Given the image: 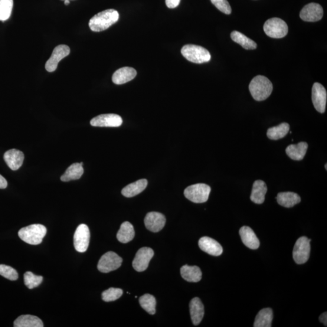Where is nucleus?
<instances>
[{
    "label": "nucleus",
    "instance_id": "f257e3e1",
    "mask_svg": "<svg viewBox=\"0 0 327 327\" xmlns=\"http://www.w3.org/2000/svg\"><path fill=\"white\" fill-rule=\"evenodd\" d=\"M119 17V13L116 10L107 9L94 15L90 19L89 26L93 32L105 31L111 26L116 24Z\"/></svg>",
    "mask_w": 327,
    "mask_h": 327
},
{
    "label": "nucleus",
    "instance_id": "a211bd4d",
    "mask_svg": "<svg viewBox=\"0 0 327 327\" xmlns=\"http://www.w3.org/2000/svg\"><path fill=\"white\" fill-rule=\"evenodd\" d=\"M241 240L248 248L256 250L260 247V242L254 232L249 227L243 226L240 230Z\"/></svg>",
    "mask_w": 327,
    "mask_h": 327
},
{
    "label": "nucleus",
    "instance_id": "58836bf2",
    "mask_svg": "<svg viewBox=\"0 0 327 327\" xmlns=\"http://www.w3.org/2000/svg\"><path fill=\"white\" fill-rule=\"evenodd\" d=\"M8 182L6 179L0 175V189H4L7 188Z\"/></svg>",
    "mask_w": 327,
    "mask_h": 327
},
{
    "label": "nucleus",
    "instance_id": "393cba45",
    "mask_svg": "<svg viewBox=\"0 0 327 327\" xmlns=\"http://www.w3.org/2000/svg\"><path fill=\"white\" fill-rule=\"evenodd\" d=\"M183 279L190 283H198L202 279V271L197 266H189L185 265L181 269Z\"/></svg>",
    "mask_w": 327,
    "mask_h": 327
},
{
    "label": "nucleus",
    "instance_id": "9d476101",
    "mask_svg": "<svg viewBox=\"0 0 327 327\" xmlns=\"http://www.w3.org/2000/svg\"><path fill=\"white\" fill-rule=\"evenodd\" d=\"M153 256H154V251L152 248L149 247L140 248L133 261V269L138 272L145 271Z\"/></svg>",
    "mask_w": 327,
    "mask_h": 327
},
{
    "label": "nucleus",
    "instance_id": "c85d7f7f",
    "mask_svg": "<svg viewBox=\"0 0 327 327\" xmlns=\"http://www.w3.org/2000/svg\"><path fill=\"white\" fill-rule=\"evenodd\" d=\"M15 327H43L42 320L37 316L21 315L16 319L14 323Z\"/></svg>",
    "mask_w": 327,
    "mask_h": 327
},
{
    "label": "nucleus",
    "instance_id": "2f4dec72",
    "mask_svg": "<svg viewBox=\"0 0 327 327\" xmlns=\"http://www.w3.org/2000/svg\"><path fill=\"white\" fill-rule=\"evenodd\" d=\"M139 302L141 306L150 315H154L156 313V301L155 297L151 294H146L140 297Z\"/></svg>",
    "mask_w": 327,
    "mask_h": 327
},
{
    "label": "nucleus",
    "instance_id": "f8f14e48",
    "mask_svg": "<svg viewBox=\"0 0 327 327\" xmlns=\"http://www.w3.org/2000/svg\"><path fill=\"white\" fill-rule=\"evenodd\" d=\"M323 15V8L318 3H312L307 5L300 12V17L303 21L316 22L320 20Z\"/></svg>",
    "mask_w": 327,
    "mask_h": 327
},
{
    "label": "nucleus",
    "instance_id": "72a5a7b5",
    "mask_svg": "<svg viewBox=\"0 0 327 327\" xmlns=\"http://www.w3.org/2000/svg\"><path fill=\"white\" fill-rule=\"evenodd\" d=\"M42 279H43L42 276L35 275L31 271H27L24 274L25 284L29 289H33L40 286L42 282Z\"/></svg>",
    "mask_w": 327,
    "mask_h": 327
},
{
    "label": "nucleus",
    "instance_id": "a878e982",
    "mask_svg": "<svg viewBox=\"0 0 327 327\" xmlns=\"http://www.w3.org/2000/svg\"><path fill=\"white\" fill-rule=\"evenodd\" d=\"M83 163H74L68 167L67 171L61 176V180L63 182L73 181L79 179L83 175Z\"/></svg>",
    "mask_w": 327,
    "mask_h": 327
},
{
    "label": "nucleus",
    "instance_id": "6ab92c4d",
    "mask_svg": "<svg viewBox=\"0 0 327 327\" xmlns=\"http://www.w3.org/2000/svg\"><path fill=\"white\" fill-rule=\"evenodd\" d=\"M136 74L135 68L130 67H122L113 74L112 81L117 85L125 84L134 79Z\"/></svg>",
    "mask_w": 327,
    "mask_h": 327
},
{
    "label": "nucleus",
    "instance_id": "c9c22d12",
    "mask_svg": "<svg viewBox=\"0 0 327 327\" xmlns=\"http://www.w3.org/2000/svg\"><path fill=\"white\" fill-rule=\"evenodd\" d=\"M0 275L11 281H16L18 278L17 271L14 268L3 264L0 265Z\"/></svg>",
    "mask_w": 327,
    "mask_h": 327
},
{
    "label": "nucleus",
    "instance_id": "f3484780",
    "mask_svg": "<svg viewBox=\"0 0 327 327\" xmlns=\"http://www.w3.org/2000/svg\"><path fill=\"white\" fill-rule=\"evenodd\" d=\"M25 159L24 153L17 149H11L5 152L4 159L12 171L18 170L22 165Z\"/></svg>",
    "mask_w": 327,
    "mask_h": 327
},
{
    "label": "nucleus",
    "instance_id": "dca6fc26",
    "mask_svg": "<svg viewBox=\"0 0 327 327\" xmlns=\"http://www.w3.org/2000/svg\"><path fill=\"white\" fill-rule=\"evenodd\" d=\"M198 245L202 251L212 256H220L223 252V248L221 244L211 238L207 237L201 238L199 240Z\"/></svg>",
    "mask_w": 327,
    "mask_h": 327
},
{
    "label": "nucleus",
    "instance_id": "423d86ee",
    "mask_svg": "<svg viewBox=\"0 0 327 327\" xmlns=\"http://www.w3.org/2000/svg\"><path fill=\"white\" fill-rule=\"evenodd\" d=\"M264 31L267 36L273 38H282L288 34L289 28L285 21L279 18L268 19L264 25Z\"/></svg>",
    "mask_w": 327,
    "mask_h": 327
},
{
    "label": "nucleus",
    "instance_id": "412c9836",
    "mask_svg": "<svg viewBox=\"0 0 327 327\" xmlns=\"http://www.w3.org/2000/svg\"><path fill=\"white\" fill-rule=\"evenodd\" d=\"M267 192V187L266 183L262 180H257L253 183L250 196L251 201L257 204L264 203Z\"/></svg>",
    "mask_w": 327,
    "mask_h": 327
},
{
    "label": "nucleus",
    "instance_id": "7c9ffc66",
    "mask_svg": "<svg viewBox=\"0 0 327 327\" xmlns=\"http://www.w3.org/2000/svg\"><path fill=\"white\" fill-rule=\"evenodd\" d=\"M290 125L286 123L279 124V126L271 127L268 129L267 135L270 139L277 140L284 138L289 133Z\"/></svg>",
    "mask_w": 327,
    "mask_h": 327
},
{
    "label": "nucleus",
    "instance_id": "4c0bfd02",
    "mask_svg": "<svg viewBox=\"0 0 327 327\" xmlns=\"http://www.w3.org/2000/svg\"><path fill=\"white\" fill-rule=\"evenodd\" d=\"M181 0H166V4L169 8L173 9L179 6Z\"/></svg>",
    "mask_w": 327,
    "mask_h": 327
},
{
    "label": "nucleus",
    "instance_id": "a19ab883",
    "mask_svg": "<svg viewBox=\"0 0 327 327\" xmlns=\"http://www.w3.org/2000/svg\"><path fill=\"white\" fill-rule=\"evenodd\" d=\"M64 1H65L64 2V5H65L67 6V5L70 4L69 0H64Z\"/></svg>",
    "mask_w": 327,
    "mask_h": 327
},
{
    "label": "nucleus",
    "instance_id": "cd10ccee",
    "mask_svg": "<svg viewBox=\"0 0 327 327\" xmlns=\"http://www.w3.org/2000/svg\"><path fill=\"white\" fill-rule=\"evenodd\" d=\"M273 318V310L270 308L260 311L255 318L254 327H271Z\"/></svg>",
    "mask_w": 327,
    "mask_h": 327
},
{
    "label": "nucleus",
    "instance_id": "0eeeda50",
    "mask_svg": "<svg viewBox=\"0 0 327 327\" xmlns=\"http://www.w3.org/2000/svg\"><path fill=\"white\" fill-rule=\"evenodd\" d=\"M311 240L306 237H300L296 242L293 251L294 261L297 264H303L309 260L310 254Z\"/></svg>",
    "mask_w": 327,
    "mask_h": 327
},
{
    "label": "nucleus",
    "instance_id": "4be33fe9",
    "mask_svg": "<svg viewBox=\"0 0 327 327\" xmlns=\"http://www.w3.org/2000/svg\"><path fill=\"white\" fill-rule=\"evenodd\" d=\"M308 147V144L307 143L300 142L297 145H291L288 146L286 152L291 159L295 161H300L306 156Z\"/></svg>",
    "mask_w": 327,
    "mask_h": 327
},
{
    "label": "nucleus",
    "instance_id": "20e7f679",
    "mask_svg": "<svg viewBox=\"0 0 327 327\" xmlns=\"http://www.w3.org/2000/svg\"><path fill=\"white\" fill-rule=\"evenodd\" d=\"M181 54L188 61L196 64L207 63L211 59L207 49L194 44L185 45L181 49Z\"/></svg>",
    "mask_w": 327,
    "mask_h": 327
},
{
    "label": "nucleus",
    "instance_id": "39448f33",
    "mask_svg": "<svg viewBox=\"0 0 327 327\" xmlns=\"http://www.w3.org/2000/svg\"><path fill=\"white\" fill-rule=\"evenodd\" d=\"M211 192L210 186L205 184H196L189 186L184 191V196L194 203H203L207 201Z\"/></svg>",
    "mask_w": 327,
    "mask_h": 327
},
{
    "label": "nucleus",
    "instance_id": "79ce46f5",
    "mask_svg": "<svg viewBox=\"0 0 327 327\" xmlns=\"http://www.w3.org/2000/svg\"><path fill=\"white\" fill-rule=\"evenodd\" d=\"M326 166H327V165H326H326H325V170H326H326H327V169H326Z\"/></svg>",
    "mask_w": 327,
    "mask_h": 327
},
{
    "label": "nucleus",
    "instance_id": "473e14b6",
    "mask_svg": "<svg viewBox=\"0 0 327 327\" xmlns=\"http://www.w3.org/2000/svg\"><path fill=\"white\" fill-rule=\"evenodd\" d=\"M13 5V0H0V21L8 20L11 15Z\"/></svg>",
    "mask_w": 327,
    "mask_h": 327
},
{
    "label": "nucleus",
    "instance_id": "aec40b11",
    "mask_svg": "<svg viewBox=\"0 0 327 327\" xmlns=\"http://www.w3.org/2000/svg\"><path fill=\"white\" fill-rule=\"evenodd\" d=\"M190 312L191 319L195 325H198L204 318V307L200 299L195 297L190 303Z\"/></svg>",
    "mask_w": 327,
    "mask_h": 327
},
{
    "label": "nucleus",
    "instance_id": "ea45409f",
    "mask_svg": "<svg viewBox=\"0 0 327 327\" xmlns=\"http://www.w3.org/2000/svg\"><path fill=\"white\" fill-rule=\"evenodd\" d=\"M319 321L324 324L325 326L327 325V313L326 312L323 313L321 315L319 316Z\"/></svg>",
    "mask_w": 327,
    "mask_h": 327
},
{
    "label": "nucleus",
    "instance_id": "e433bc0d",
    "mask_svg": "<svg viewBox=\"0 0 327 327\" xmlns=\"http://www.w3.org/2000/svg\"><path fill=\"white\" fill-rule=\"evenodd\" d=\"M213 5L224 14L230 15L231 8L227 0H211Z\"/></svg>",
    "mask_w": 327,
    "mask_h": 327
},
{
    "label": "nucleus",
    "instance_id": "c756f323",
    "mask_svg": "<svg viewBox=\"0 0 327 327\" xmlns=\"http://www.w3.org/2000/svg\"><path fill=\"white\" fill-rule=\"evenodd\" d=\"M231 38L232 40L240 44L242 47L247 49V50H254L257 48L256 42L240 32H232L231 33Z\"/></svg>",
    "mask_w": 327,
    "mask_h": 327
},
{
    "label": "nucleus",
    "instance_id": "6e6552de",
    "mask_svg": "<svg viewBox=\"0 0 327 327\" xmlns=\"http://www.w3.org/2000/svg\"><path fill=\"white\" fill-rule=\"evenodd\" d=\"M123 259L113 251L103 255L98 264V269L101 272L107 273L115 270L122 266Z\"/></svg>",
    "mask_w": 327,
    "mask_h": 327
},
{
    "label": "nucleus",
    "instance_id": "ddd939ff",
    "mask_svg": "<svg viewBox=\"0 0 327 327\" xmlns=\"http://www.w3.org/2000/svg\"><path fill=\"white\" fill-rule=\"evenodd\" d=\"M327 94L325 87L321 84L315 83L312 88L313 106L319 113L325 112Z\"/></svg>",
    "mask_w": 327,
    "mask_h": 327
},
{
    "label": "nucleus",
    "instance_id": "1a4fd4ad",
    "mask_svg": "<svg viewBox=\"0 0 327 327\" xmlns=\"http://www.w3.org/2000/svg\"><path fill=\"white\" fill-rule=\"evenodd\" d=\"M89 228L86 224H81L74 234V247L78 252L84 253L89 247L90 242Z\"/></svg>",
    "mask_w": 327,
    "mask_h": 327
},
{
    "label": "nucleus",
    "instance_id": "7ed1b4c3",
    "mask_svg": "<svg viewBox=\"0 0 327 327\" xmlns=\"http://www.w3.org/2000/svg\"><path fill=\"white\" fill-rule=\"evenodd\" d=\"M47 233V228L43 225L32 224L22 228L18 232V236L22 241L31 245H38Z\"/></svg>",
    "mask_w": 327,
    "mask_h": 327
},
{
    "label": "nucleus",
    "instance_id": "4468645a",
    "mask_svg": "<svg viewBox=\"0 0 327 327\" xmlns=\"http://www.w3.org/2000/svg\"><path fill=\"white\" fill-rule=\"evenodd\" d=\"M122 123V118L113 113L100 114L90 121L91 126L94 127H118Z\"/></svg>",
    "mask_w": 327,
    "mask_h": 327
},
{
    "label": "nucleus",
    "instance_id": "9b49d317",
    "mask_svg": "<svg viewBox=\"0 0 327 327\" xmlns=\"http://www.w3.org/2000/svg\"><path fill=\"white\" fill-rule=\"evenodd\" d=\"M71 52L69 47L66 45H59L54 49L50 58L45 63V68L49 73L56 71L59 62L68 56Z\"/></svg>",
    "mask_w": 327,
    "mask_h": 327
},
{
    "label": "nucleus",
    "instance_id": "b1692460",
    "mask_svg": "<svg viewBox=\"0 0 327 327\" xmlns=\"http://www.w3.org/2000/svg\"><path fill=\"white\" fill-rule=\"evenodd\" d=\"M148 184L147 179H139L135 182L132 183L124 188L122 191L123 196L127 198H132L138 195L145 191Z\"/></svg>",
    "mask_w": 327,
    "mask_h": 327
},
{
    "label": "nucleus",
    "instance_id": "2eb2a0df",
    "mask_svg": "<svg viewBox=\"0 0 327 327\" xmlns=\"http://www.w3.org/2000/svg\"><path fill=\"white\" fill-rule=\"evenodd\" d=\"M166 218L158 212H149L145 219L146 227L150 231L158 232L161 231L166 224Z\"/></svg>",
    "mask_w": 327,
    "mask_h": 327
},
{
    "label": "nucleus",
    "instance_id": "f03ea898",
    "mask_svg": "<svg viewBox=\"0 0 327 327\" xmlns=\"http://www.w3.org/2000/svg\"><path fill=\"white\" fill-rule=\"evenodd\" d=\"M249 90L251 96L258 101L266 100L273 91V84L269 78L258 75L250 82Z\"/></svg>",
    "mask_w": 327,
    "mask_h": 327
},
{
    "label": "nucleus",
    "instance_id": "bb28decb",
    "mask_svg": "<svg viewBox=\"0 0 327 327\" xmlns=\"http://www.w3.org/2000/svg\"><path fill=\"white\" fill-rule=\"evenodd\" d=\"M135 233L132 224L129 222H124L121 225L116 237L120 243L126 244L132 241L135 237Z\"/></svg>",
    "mask_w": 327,
    "mask_h": 327
},
{
    "label": "nucleus",
    "instance_id": "5701e85b",
    "mask_svg": "<svg viewBox=\"0 0 327 327\" xmlns=\"http://www.w3.org/2000/svg\"><path fill=\"white\" fill-rule=\"evenodd\" d=\"M278 204L284 207L291 208L301 201L300 196L294 192H281L276 197Z\"/></svg>",
    "mask_w": 327,
    "mask_h": 327
},
{
    "label": "nucleus",
    "instance_id": "f704fd0d",
    "mask_svg": "<svg viewBox=\"0 0 327 327\" xmlns=\"http://www.w3.org/2000/svg\"><path fill=\"white\" fill-rule=\"evenodd\" d=\"M122 289L116 288H110L102 293V299L105 302H112L120 298L123 295Z\"/></svg>",
    "mask_w": 327,
    "mask_h": 327
}]
</instances>
